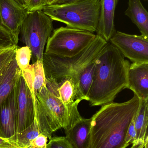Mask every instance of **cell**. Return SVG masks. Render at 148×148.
I'll return each instance as SVG.
<instances>
[{
    "label": "cell",
    "mask_w": 148,
    "mask_h": 148,
    "mask_svg": "<svg viewBox=\"0 0 148 148\" xmlns=\"http://www.w3.org/2000/svg\"><path fill=\"white\" fill-rule=\"evenodd\" d=\"M140 99L134 94L123 103H110L101 106L92 117L88 148H126V134L135 118Z\"/></svg>",
    "instance_id": "cell-1"
},
{
    "label": "cell",
    "mask_w": 148,
    "mask_h": 148,
    "mask_svg": "<svg viewBox=\"0 0 148 148\" xmlns=\"http://www.w3.org/2000/svg\"><path fill=\"white\" fill-rule=\"evenodd\" d=\"M96 63L88 95L91 107L113 102L118 94L128 86L130 63L110 42H108Z\"/></svg>",
    "instance_id": "cell-2"
},
{
    "label": "cell",
    "mask_w": 148,
    "mask_h": 148,
    "mask_svg": "<svg viewBox=\"0 0 148 148\" xmlns=\"http://www.w3.org/2000/svg\"><path fill=\"white\" fill-rule=\"evenodd\" d=\"M58 84L46 81V86L34 98L35 120L40 134L50 139L58 130H67L82 118L78 110L80 101L70 106L64 104L57 93Z\"/></svg>",
    "instance_id": "cell-3"
},
{
    "label": "cell",
    "mask_w": 148,
    "mask_h": 148,
    "mask_svg": "<svg viewBox=\"0 0 148 148\" xmlns=\"http://www.w3.org/2000/svg\"><path fill=\"white\" fill-rule=\"evenodd\" d=\"M108 42L96 34L91 44L73 57H60L44 53L42 62L46 81L60 83L70 78L76 88L81 74L99 58Z\"/></svg>",
    "instance_id": "cell-4"
},
{
    "label": "cell",
    "mask_w": 148,
    "mask_h": 148,
    "mask_svg": "<svg viewBox=\"0 0 148 148\" xmlns=\"http://www.w3.org/2000/svg\"><path fill=\"white\" fill-rule=\"evenodd\" d=\"M101 0H82L63 4L46 5L42 10L53 21L67 27L97 32L100 19Z\"/></svg>",
    "instance_id": "cell-5"
},
{
    "label": "cell",
    "mask_w": 148,
    "mask_h": 148,
    "mask_svg": "<svg viewBox=\"0 0 148 148\" xmlns=\"http://www.w3.org/2000/svg\"><path fill=\"white\" fill-rule=\"evenodd\" d=\"M53 20L42 10L28 12L21 26V40L32 52L33 63L42 60L44 48L53 31Z\"/></svg>",
    "instance_id": "cell-6"
},
{
    "label": "cell",
    "mask_w": 148,
    "mask_h": 148,
    "mask_svg": "<svg viewBox=\"0 0 148 148\" xmlns=\"http://www.w3.org/2000/svg\"><path fill=\"white\" fill-rule=\"evenodd\" d=\"M96 37L94 33L87 30L61 27L53 30L44 53L60 57H73L88 47Z\"/></svg>",
    "instance_id": "cell-7"
},
{
    "label": "cell",
    "mask_w": 148,
    "mask_h": 148,
    "mask_svg": "<svg viewBox=\"0 0 148 148\" xmlns=\"http://www.w3.org/2000/svg\"><path fill=\"white\" fill-rule=\"evenodd\" d=\"M109 42L133 63H148V37L116 31Z\"/></svg>",
    "instance_id": "cell-8"
},
{
    "label": "cell",
    "mask_w": 148,
    "mask_h": 148,
    "mask_svg": "<svg viewBox=\"0 0 148 148\" xmlns=\"http://www.w3.org/2000/svg\"><path fill=\"white\" fill-rule=\"evenodd\" d=\"M17 133L30 126L35 119L34 98L21 75L17 82Z\"/></svg>",
    "instance_id": "cell-9"
},
{
    "label": "cell",
    "mask_w": 148,
    "mask_h": 148,
    "mask_svg": "<svg viewBox=\"0 0 148 148\" xmlns=\"http://www.w3.org/2000/svg\"><path fill=\"white\" fill-rule=\"evenodd\" d=\"M17 83L0 108L1 138L9 140L16 134L17 127Z\"/></svg>",
    "instance_id": "cell-10"
},
{
    "label": "cell",
    "mask_w": 148,
    "mask_h": 148,
    "mask_svg": "<svg viewBox=\"0 0 148 148\" xmlns=\"http://www.w3.org/2000/svg\"><path fill=\"white\" fill-rule=\"evenodd\" d=\"M13 0H0V18L2 23L10 32L17 45L21 26L28 14Z\"/></svg>",
    "instance_id": "cell-11"
},
{
    "label": "cell",
    "mask_w": 148,
    "mask_h": 148,
    "mask_svg": "<svg viewBox=\"0 0 148 148\" xmlns=\"http://www.w3.org/2000/svg\"><path fill=\"white\" fill-rule=\"evenodd\" d=\"M128 80V88L140 99L148 100V63L130 64Z\"/></svg>",
    "instance_id": "cell-12"
},
{
    "label": "cell",
    "mask_w": 148,
    "mask_h": 148,
    "mask_svg": "<svg viewBox=\"0 0 148 148\" xmlns=\"http://www.w3.org/2000/svg\"><path fill=\"white\" fill-rule=\"evenodd\" d=\"M119 0H101L97 35L107 42L116 32L114 24L116 8Z\"/></svg>",
    "instance_id": "cell-13"
},
{
    "label": "cell",
    "mask_w": 148,
    "mask_h": 148,
    "mask_svg": "<svg viewBox=\"0 0 148 148\" xmlns=\"http://www.w3.org/2000/svg\"><path fill=\"white\" fill-rule=\"evenodd\" d=\"M92 117L81 118L69 129L65 130V136L74 148H88Z\"/></svg>",
    "instance_id": "cell-14"
},
{
    "label": "cell",
    "mask_w": 148,
    "mask_h": 148,
    "mask_svg": "<svg viewBox=\"0 0 148 148\" xmlns=\"http://www.w3.org/2000/svg\"><path fill=\"white\" fill-rule=\"evenodd\" d=\"M21 76L30 90L33 98L36 94L46 86V79L42 60H37L21 71Z\"/></svg>",
    "instance_id": "cell-15"
},
{
    "label": "cell",
    "mask_w": 148,
    "mask_h": 148,
    "mask_svg": "<svg viewBox=\"0 0 148 148\" xmlns=\"http://www.w3.org/2000/svg\"><path fill=\"white\" fill-rule=\"evenodd\" d=\"M21 75L15 58L0 75V108L11 93Z\"/></svg>",
    "instance_id": "cell-16"
},
{
    "label": "cell",
    "mask_w": 148,
    "mask_h": 148,
    "mask_svg": "<svg viewBox=\"0 0 148 148\" xmlns=\"http://www.w3.org/2000/svg\"><path fill=\"white\" fill-rule=\"evenodd\" d=\"M125 14L139 29L141 35L148 37V13L140 0H129Z\"/></svg>",
    "instance_id": "cell-17"
},
{
    "label": "cell",
    "mask_w": 148,
    "mask_h": 148,
    "mask_svg": "<svg viewBox=\"0 0 148 148\" xmlns=\"http://www.w3.org/2000/svg\"><path fill=\"white\" fill-rule=\"evenodd\" d=\"M136 132L135 140L132 146L144 144L148 137V100L140 99V104L134 120Z\"/></svg>",
    "instance_id": "cell-18"
},
{
    "label": "cell",
    "mask_w": 148,
    "mask_h": 148,
    "mask_svg": "<svg viewBox=\"0 0 148 148\" xmlns=\"http://www.w3.org/2000/svg\"><path fill=\"white\" fill-rule=\"evenodd\" d=\"M40 134L35 120L25 129L17 133L9 140L12 141L18 148H30L34 139Z\"/></svg>",
    "instance_id": "cell-19"
},
{
    "label": "cell",
    "mask_w": 148,
    "mask_h": 148,
    "mask_svg": "<svg viewBox=\"0 0 148 148\" xmlns=\"http://www.w3.org/2000/svg\"><path fill=\"white\" fill-rule=\"evenodd\" d=\"M96 60L88 66L79 77L76 88L78 98L81 101H88L89 93L93 82Z\"/></svg>",
    "instance_id": "cell-20"
},
{
    "label": "cell",
    "mask_w": 148,
    "mask_h": 148,
    "mask_svg": "<svg viewBox=\"0 0 148 148\" xmlns=\"http://www.w3.org/2000/svg\"><path fill=\"white\" fill-rule=\"evenodd\" d=\"M57 90L59 98L67 106L73 105L77 101H81L78 98L76 86L71 79L67 78L58 83Z\"/></svg>",
    "instance_id": "cell-21"
},
{
    "label": "cell",
    "mask_w": 148,
    "mask_h": 148,
    "mask_svg": "<svg viewBox=\"0 0 148 148\" xmlns=\"http://www.w3.org/2000/svg\"><path fill=\"white\" fill-rule=\"evenodd\" d=\"M32 58V52L27 46L18 48L15 52V59L21 71L27 68L30 65Z\"/></svg>",
    "instance_id": "cell-22"
},
{
    "label": "cell",
    "mask_w": 148,
    "mask_h": 148,
    "mask_svg": "<svg viewBox=\"0 0 148 148\" xmlns=\"http://www.w3.org/2000/svg\"><path fill=\"white\" fill-rule=\"evenodd\" d=\"M16 48L10 49L0 55V75L15 58Z\"/></svg>",
    "instance_id": "cell-23"
},
{
    "label": "cell",
    "mask_w": 148,
    "mask_h": 148,
    "mask_svg": "<svg viewBox=\"0 0 148 148\" xmlns=\"http://www.w3.org/2000/svg\"><path fill=\"white\" fill-rule=\"evenodd\" d=\"M47 148H74L65 136H57L50 139Z\"/></svg>",
    "instance_id": "cell-24"
},
{
    "label": "cell",
    "mask_w": 148,
    "mask_h": 148,
    "mask_svg": "<svg viewBox=\"0 0 148 148\" xmlns=\"http://www.w3.org/2000/svg\"><path fill=\"white\" fill-rule=\"evenodd\" d=\"M135 118L133 119L130 123L126 134L125 141H126V143L129 146L131 144H134L136 137V132L135 127Z\"/></svg>",
    "instance_id": "cell-25"
},
{
    "label": "cell",
    "mask_w": 148,
    "mask_h": 148,
    "mask_svg": "<svg viewBox=\"0 0 148 148\" xmlns=\"http://www.w3.org/2000/svg\"><path fill=\"white\" fill-rule=\"evenodd\" d=\"M47 0H30L29 4L27 8L28 12L36 10H42L47 5Z\"/></svg>",
    "instance_id": "cell-26"
},
{
    "label": "cell",
    "mask_w": 148,
    "mask_h": 148,
    "mask_svg": "<svg viewBox=\"0 0 148 148\" xmlns=\"http://www.w3.org/2000/svg\"><path fill=\"white\" fill-rule=\"evenodd\" d=\"M47 138L45 136L39 134L33 141L30 148H47Z\"/></svg>",
    "instance_id": "cell-27"
},
{
    "label": "cell",
    "mask_w": 148,
    "mask_h": 148,
    "mask_svg": "<svg viewBox=\"0 0 148 148\" xmlns=\"http://www.w3.org/2000/svg\"><path fill=\"white\" fill-rule=\"evenodd\" d=\"M0 148H18L10 140L0 137Z\"/></svg>",
    "instance_id": "cell-28"
},
{
    "label": "cell",
    "mask_w": 148,
    "mask_h": 148,
    "mask_svg": "<svg viewBox=\"0 0 148 148\" xmlns=\"http://www.w3.org/2000/svg\"><path fill=\"white\" fill-rule=\"evenodd\" d=\"M17 45L14 44H0V55L10 49L17 47Z\"/></svg>",
    "instance_id": "cell-29"
},
{
    "label": "cell",
    "mask_w": 148,
    "mask_h": 148,
    "mask_svg": "<svg viewBox=\"0 0 148 148\" xmlns=\"http://www.w3.org/2000/svg\"><path fill=\"white\" fill-rule=\"evenodd\" d=\"M21 8L27 9L29 4L30 0H13Z\"/></svg>",
    "instance_id": "cell-30"
},
{
    "label": "cell",
    "mask_w": 148,
    "mask_h": 148,
    "mask_svg": "<svg viewBox=\"0 0 148 148\" xmlns=\"http://www.w3.org/2000/svg\"><path fill=\"white\" fill-rule=\"evenodd\" d=\"M80 1H82V0H57L56 2H55L53 4H67V3H70ZM53 4H52V5H53Z\"/></svg>",
    "instance_id": "cell-31"
},
{
    "label": "cell",
    "mask_w": 148,
    "mask_h": 148,
    "mask_svg": "<svg viewBox=\"0 0 148 148\" xmlns=\"http://www.w3.org/2000/svg\"><path fill=\"white\" fill-rule=\"evenodd\" d=\"M57 1V0H47V5H52Z\"/></svg>",
    "instance_id": "cell-32"
},
{
    "label": "cell",
    "mask_w": 148,
    "mask_h": 148,
    "mask_svg": "<svg viewBox=\"0 0 148 148\" xmlns=\"http://www.w3.org/2000/svg\"><path fill=\"white\" fill-rule=\"evenodd\" d=\"M145 143L144 144H140V145H137V146H132L130 148H144Z\"/></svg>",
    "instance_id": "cell-33"
},
{
    "label": "cell",
    "mask_w": 148,
    "mask_h": 148,
    "mask_svg": "<svg viewBox=\"0 0 148 148\" xmlns=\"http://www.w3.org/2000/svg\"><path fill=\"white\" fill-rule=\"evenodd\" d=\"M144 148H148V137H147L146 140V141L145 143V145H144Z\"/></svg>",
    "instance_id": "cell-34"
},
{
    "label": "cell",
    "mask_w": 148,
    "mask_h": 148,
    "mask_svg": "<svg viewBox=\"0 0 148 148\" xmlns=\"http://www.w3.org/2000/svg\"><path fill=\"white\" fill-rule=\"evenodd\" d=\"M145 1H147V0H145Z\"/></svg>",
    "instance_id": "cell-35"
}]
</instances>
